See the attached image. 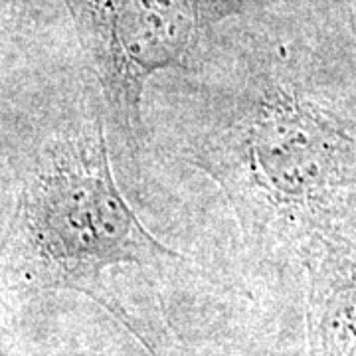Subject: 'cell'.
<instances>
[{
	"label": "cell",
	"mask_w": 356,
	"mask_h": 356,
	"mask_svg": "<svg viewBox=\"0 0 356 356\" xmlns=\"http://www.w3.org/2000/svg\"><path fill=\"white\" fill-rule=\"evenodd\" d=\"M240 168L269 206L311 212L334 200L355 165V139L323 103L269 86L240 125Z\"/></svg>",
	"instance_id": "obj_2"
},
{
	"label": "cell",
	"mask_w": 356,
	"mask_h": 356,
	"mask_svg": "<svg viewBox=\"0 0 356 356\" xmlns=\"http://www.w3.org/2000/svg\"><path fill=\"white\" fill-rule=\"evenodd\" d=\"M311 269L315 355L356 356V243L323 240Z\"/></svg>",
	"instance_id": "obj_4"
},
{
	"label": "cell",
	"mask_w": 356,
	"mask_h": 356,
	"mask_svg": "<svg viewBox=\"0 0 356 356\" xmlns=\"http://www.w3.org/2000/svg\"><path fill=\"white\" fill-rule=\"evenodd\" d=\"M16 224L40 280L97 299L107 269L178 257L121 194L102 123L44 151L22 188Z\"/></svg>",
	"instance_id": "obj_1"
},
{
	"label": "cell",
	"mask_w": 356,
	"mask_h": 356,
	"mask_svg": "<svg viewBox=\"0 0 356 356\" xmlns=\"http://www.w3.org/2000/svg\"><path fill=\"white\" fill-rule=\"evenodd\" d=\"M119 129L135 143L149 77L188 60L196 0H67Z\"/></svg>",
	"instance_id": "obj_3"
}]
</instances>
